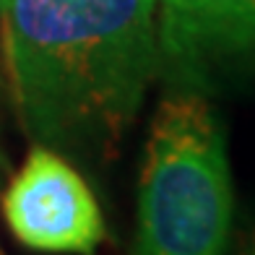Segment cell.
Here are the masks:
<instances>
[{
  "label": "cell",
  "instance_id": "cell-1",
  "mask_svg": "<svg viewBox=\"0 0 255 255\" xmlns=\"http://www.w3.org/2000/svg\"><path fill=\"white\" fill-rule=\"evenodd\" d=\"M0 50L31 141L110 161L159 76L156 0H0Z\"/></svg>",
  "mask_w": 255,
  "mask_h": 255
},
{
  "label": "cell",
  "instance_id": "cell-3",
  "mask_svg": "<svg viewBox=\"0 0 255 255\" xmlns=\"http://www.w3.org/2000/svg\"><path fill=\"white\" fill-rule=\"evenodd\" d=\"M159 76L206 91L255 73V0H156Z\"/></svg>",
  "mask_w": 255,
  "mask_h": 255
},
{
  "label": "cell",
  "instance_id": "cell-2",
  "mask_svg": "<svg viewBox=\"0 0 255 255\" xmlns=\"http://www.w3.org/2000/svg\"><path fill=\"white\" fill-rule=\"evenodd\" d=\"M232 222L227 133L201 91H177L151 118L133 255H224Z\"/></svg>",
  "mask_w": 255,
  "mask_h": 255
},
{
  "label": "cell",
  "instance_id": "cell-4",
  "mask_svg": "<svg viewBox=\"0 0 255 255\" xmlns=\"http://www.w3.org/2000/svg\"><path fill=\"white\" fill-rule=\"evenodd\" d=\"M0 203L8 229L29 250L94 255L104 240V219L89 182L47 146L31 148Z\"/></svg>",
  "mask_w": 255,
  "mask_h": 255
},
{
  "label": "cell",
  "instance_id": "cell-5",
  "mask_svg": "<svg viewBox=\"0 0 255 255\" xmlns=\"http://www.w3.org/2000/svg\"><path fill=\"white\" fill-rule=\"evenodd\" d=\"M237 255H255V235L245 242V245H242V250H240Z\"/></svg>",
  "mask_w": 255,
  "mask_h": 255
}]
</instances>
